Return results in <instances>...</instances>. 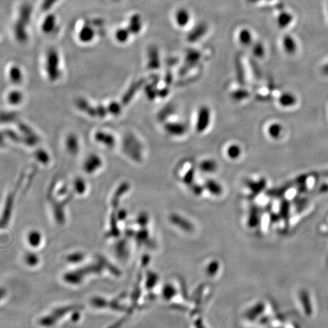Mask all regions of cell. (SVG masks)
<instances>
[{
	"label": "cell",
	"mask_w": 328,
	"mask_h": 328,
	"mask_svg": "<svg viewBox=\"0 0 328 328\" xmlns=\"http://www.w3.org/2000/svg\"><path fill=\"white\" fill-rule=\"evenodd\" d=\"M31 10L29 5H24L20 13L19 18L15 25V31L17 38L19 39L24 40L27 38L26 26L29 22L30 16H31Z\"/></svg>",
	"instance_id": "1"
},
{
	"label": "cell",
	"mask_w": 328,
	"mask_h": 328,
	"mask_svg": "<svg viewBox=\"0 0 328 328\" xmlns=\"http://www.w3.org/2000/svg\"><path fill=\"white\" fill-rule=\"evenodd\" d=\"M211 122V111L207 107H202L199 109L197 118L196 130L198 132H203L208 128Z\"/></svg>",
	"instance_id": "2"
},
{
	"label": "cell",
	"mask_w": 328,
	"mask_h": 328,
	"mask_svg": "<svg viewBox=\"0 0 328 328\" xmlns=\"http://www.w3.org/2000/svg\"><path fill=\"white\" fill-rule=\"evenodd\" d=\"M164 129L169 135L173 136H182L186 132L187 127L180 122H167L164 125Z\"/></svg>",
	"instance_id": "3"
},
{
	"label": "cell",
	"mask_w": 328,
	"mask_h": 328,
	"mask_svg": "<svg viewBox=\"0 0 328 328\" xmlns=\"http://www.w3.org/2000/svg\"><path fill=\"white\" fill-rule=\"evenodd\" d=\"M127 146L131 147V148L127 150L129 152V155L132 157V159L136 161H140L142 160V155H141V145L138 140L134 138L133 137L128 139L126 142Z\"/></svg>",
	"instance_id": "4"
},
{
	"label": "cell",
	"mask_w": 328,
	"mask_h": 328,
	"mask_svg": "<svg viewBox=\"0 0 328 328\" xmlns=\"http://www.w3.org/2000/svg\"><path fill=\"white\" fill-rule=\"evenodd\" d=\"M247 185L250 190L252 191V195L255 196L264 190L266 186V180L265 179H261L260 180L256 181V182L250 180L247 182Z\"/></svg>",
	"instance_id": "5"
},
{
	"label": "cell",
	"mask_w": 328,
	"mask_h": 328,
	"mask_svg": "<svg viewBox=\"0 0 328 328\" xmlns=\"http://www.w3.org/2000/svg\"><path fill=\"white\" fill-rule=\"evenodd\" d=\"M175 108L173 104H169L166 106L162 108L161 111L158 113V119L160 122H164L169 118L175 112Z\"/></svg>",
	"instance_id": "6"
},
{
	"label": "cell",
	"mask_w": 328,
	"mask_h": 328,
	"mask_svg": "<svg viewBox=\"0 0 328 328\" xmlns=\"http://www.w3.org/2000/svg\"><path fill=\"white\" fill-rule=\"evenodd\" d=\"M201 170L207 173H212L218 169V164L214 160H205L199 164Z\"/></svg>",
	"instance_id": "7"
},
{
	"label": "cell",
	"mask_w": 328,
	"mask_h": 328,
	"mask_svg": "<svg viewBox=\"0 0 328 328\" xmlns=\"http://www.w3.org/2000/svg\"><path fill=\"white\" fill-rule=\"evenodd\" d=\"M145 84V80L142 79L140 81H137L135 83H134L133 85L131 86V88L128 90V92L126 93V95H125L123 98V101L125 104L129 102L130 100L132 99L133 95H135V93L137 92L138 89H139L142 85Z\"/></svg>",
	"instance_id": "8"
},
{
	"label": "cell",
	"mask_w": 328,
	"mask_h": 328,
	"mask_svg": "<svg viewBox=\"0 0 328 328\" xmlns=\"http://www.w3.org/2000/svg\"><path fill=\"white\" fill-rule=\"evenodd\" d=\"M205 188L215 195H220L222 191L221 185L213 179H208L205 182Z\"/></svg>",
	"instance_id": "9"
},
{
	"label": "cell",
	"mask_w": 328,
	"mask_h": 328,
	"mask_svg": "<svg viewBox=\"0 0 328 328\" xmlns=\"http://www.w3.org/2000/svg\"><path fill=\"white\" fill-rule=\"evenodd\" d=\"M230 96L234 101H241L247 99L250 96V94L247 90L238 89L231 93Z\"/></svg>",
	"instance_id": "10"
},
{
	"label": "cell",
	"mask_w": 328,
	"mask_h": 328,
	"mask_svg": "<svg viewBox=\"0 0 328 328\" xmlns=\"http://www.w3.org/2000/svg\"><path fill=\"white\" fill-rule=\"evenodd\" d=\"M82 308H83L82 306H67V307L60 308V309L54 311L53 315L54 317L58 319V318L62 317V315H65V314L72 312V311L78 310V309H82Z\"/></svg>",
	"instance_id": "11"
},
{
	"label": "cell",
	"mask_w": 328,
	"mask_h": 328,
	"mask_svg": "<svg viewBox=\"0 0 328 328\" xmlns=\"http://www.w3.org/2000/svg\"><path fill=\"white\" fill-rule=\"evenodd\" d=\"M55 26V18L53 15H49L48 18H46L43 23L42 29L44 32L51 33L54 29Z\"/></svg>",
	"instance_id": "12"
},
{
	"label": "cell",
	"mask_w": 328,
	"mask_h": 328,
	"mask_svg": "<svg viewBox=\"0 0 328 328\" xmlns=\"http://www.w3.org/2000/svg\"><path fill=\"white\" fill-rule=\"evenodd\" d=\"M242 150L237 145H232L228 148L227 155L230 159L236 160L240 157Z\"/></svg>",
	"instance_id": "13"
},
{
	"label": "cell",
	"mask_w": 328,
	"mask_h": 328,
	"mask_svg": "<svg viewBox=\"0 0 328 328\" xmlns=\"http://www.w3.org/2000/svg\"><path fill=\"white\" fill-rule=\"evenodd\" d=\"M283 130V127L282 125H279L278 123H273L272 125H271L268 128V133L270 135V136L272 138H279L280 136L281 132Z\"/></svg>",
	"instance_id": "14"
},
{
	"label": "cell",
	"mask_w": 328,
	"mask_h": 328,
	"mask_svg": "<svg viewBox=\"0 0 328 328\" xmlns=\"http://www.w3.org/2000/svg\"><path fill=\"white\" fill-rule=\"evenodd\" d=\"M94 35H95V33L91 28L85 27V28L81 29L79 36L81 41L88 42V41H90L94 38Z\"/></svg>",
	"instance_id": "15"
},
{
	"label": "cell",
	"mask_w": 328,
	"mask_h": 328,
	"mask_svg": "<svg viewBox=\"0 0 328 328\" xmlns=\"http://www.w3.org/2000/svg\"><path fill=\"white\" fill-rule=\"evenodd\" d=\"M41 234L36 231H34V232H31L28 236V242H29L30 245H32L34 247H36L38 246L41 243Z\"/></svg>",
	"instance_id": "16"
},
{
	"label": "cell",
	"mask_w": 328,
	"mask_h": 328,
	"mask_svg": "<svg viewBox=\"0 0 328 328\" xmlns=\"http://www.w3.org/2000/svg\"><path fill=\"white\" fill-rule=\"evenodd\" d=\"M294 101V97H292V95H289V94H283L279 98V104L283 107L291 106V105L293 104Z\"/></svg>",
	"instance_id": "17"
},
{
	"label": "cell",
	"mask_w": 328,
	"mask_h": 328,
	"mask_svg": "<svg viewBox=\"0 0 328 328\" xmlns=\"http://www.w3.org/2000/svg\"><path fill=\"white\" fill-rule=\"evenodd\" d=\"M81 275L79 274L78 272H74V273H67L65 276H64V279L66 282L70 283H80L81 281Z\"/></svg>",
	"instance_id": "18"
},
{
	"label": "cell",
	"mask_w": 328,
	"mask_h": 328,
	"mask_svg": "<svg viewBox=\"0 0 328 328\" xmlns=\"http://www.w3.org/2000/svg\"><path fill=\"white\" fill-rule=\"evenodd\" d=\"M195 170L194 168H191L189 170L187 171L186 173L185 174L183 177L184 183L186 184L187 185H192L194 183V179H195Z\"/></svg>",
	"instance_id": "19"
},
{
	"label": "cell",
	"mask_w": 328,
	"mask_h": 328,
	"mask_svg": "<svg viewBox=\"0 0 328 328\" xmlns=\"http://www.w3.org/2000/svg\"><path fill=\"white\" fill-rule=\"evenodd\" d=\"M236 80H237L238 83L239 85H244L245 83V73H244V70L242 68V65L240 63L238 62L236 64Z\"/></svg>",
	"instance_id": "20"
},
{
	"label": "cell",
	"mask_w": 328,
	"mask_h": 328,
	"mask_svg": "<svg viewBox=\"0 0 328 328\" xmlns=\"http://www.w3.org/2000/svg\"><path fill=\"white\" fill-rule=\"evenodd\" d=\"M145 91L147 97H148V99L151 100V101L155 100V98H156V97L158 95V92H157L156 90H155L154 85H145Z\"/></svg>",
	"instance_id": "21"
},
{
	"label": "cell",
	"mask_w": 328,
	"mask_h": 328,
	"mask_svg": "<svg viewBox=\"0 0 328 328\" xmlns=\"http://www.w3.org/2000/svg\"><path fill=\"white\" fill-rule=\"evenodd\" d=\"M56 319V318L54 317V315H52L51 316H48V317L44 318V319H41L40 321V324L43 325V326H52L55 323Z\"/></svg>",
	"instance_id": "22"
},
{
	"label": "cell",
	"mask_w": 328,
	"mask_h": 328,
	"mask_svg": "<svg viewBox=\"0 0 328 328\" xmlns=\"http://www.w3.org/2000/svg\"><path fill=\"white\" fill-rule=\"evenodd\" d=\"M84 259V255L81 253L73 254L67 258V261L71 263H78Z\"/></svg>",
	"instance_id": "23"
},
{
	"label": "cell",
	"mask_w": 328,
	"mask_h": 328,
	"mask_svg": "<svg viewBox=\"0 0 328 328\" xmlns=\"http://www.w3.org/2000/svg\"><path fill=\"white\" fill-rule=\"evenodd\" d=\"M91 303H92L93 306L98 308L106 307L108 306L107 301L101 299V298H95V299H93L91 300Z\"/></svg>",
	"instance_id": "24"
},
{
	"label": "cell",
	"mask_w": 328,
	"mask_h": 328,
	"mask_svg": "<svg viewBox=\"0 0 328 328\" xmlns=\"http://www.w3.org/2000/svg\"><path fill=\"white\" fill-rule=\"evenodd\" d=\"M25 259H26V262L28 263V265H31V266L36 265L38 262V256L32 253L28 254Z\"/></svg>",
	"instance_id": "25"
},
{
	"label": "cell",
	"mask_w": 328,
	"mask_h": 328,
	"mask_svg": "<svg viewBox=\"0 0 328 328\" xmlns=\"http://www.w3.org/2000/svg\"><path fill=\"white\" fill-rule=\"evenodd\" d=\"M57 2V0H44V3L42 5V8L44 10H48L52 8V5Z\"/></svg>",
	"instance_id": "26"
},
{
	"label": "cell",
	"mask_w": 328,
	"mask_h": 328,
	"mask_svg": "<svg viewBox=\"0 0 328 328\" xmlns=\"http://www.w3.org/2000/svg\"><path fill=\"white\" fill-rule=\"evenodd\" d=\"M116 37L117 39L119 40V41H122V42L127 39V34H125L123 30H121L119 32H117Z\"/></svg>",
	"instance_id": "27"
},
{
	"label": "cell",
	"mask_w": 328,
	"mask_h": 328,
	"mask_svg": "<svg viewBox=\"0 0 328 328\" xmlns=\"http://www.w3.org/2000/svg\"><path fill=\"white\" fill-rule=\"evenodd\" d=\"M168 94H169V89H168L167 88H162V89L158 91V96L161 97V98H166V97L167 96Z\"/></svg>",
	"instance_id": "28"
},
{
	"label": "cell",
	"mask_w": 328,
	"mask_h": 328,
	"mask_svg": "<svg viewBox=\"0 0 328 328\" xmlns=\"http://www.w3.org/2000/svg\"><path fill=\"white\" fill-rule=\"evenodd\" d=\"M192 190H193L194 193L196 194V195H200L203 192L204 189L203 187L201 186V185H194L192 187Z\"/></svg>",
	"instance_id": "29"
},
{
	"label": "cell",
	"mask_w": 328,
	"mask_h": 328,
	"mask_svg": "<svg viewBox=\"0 0 328 328\" xmlns=\"http://www.w3.org/2000/svg\"><path fill=\"white\" fill-rule=\"evenodd\" d=\"M254 53H255V54L257 56L262 57V55H264L263 48H262L261 46L256 47V48H255V50H254Z\"/></svg>",
	"instance_id": "30"
},
{
	"label": "cell",
	"mask_w": 328,
	"mask_h": 328,
	"mask_svg": "<svg viewBox=\"0 0 328 328\" xmlns=\"http://www.w3.org/2000/svg\"><path fill=\"white\" fill-rule=\"evenodd\" d=\"M165 82H166V85H170L171 84H172V74L171 73H167L166 74V78H165Z\"/></svg>",
	"instance_id": "31"
},
{
	"label": "cell",
	"mask_w": 328,
	"mask_h": 328,
	"mask_svg": "<svg viewBox=\"0 0 328 328\" xmlns=\"http://www.w3.org/2000/svg\"><path fill=\"white\" fill-rule=\"evenodd\" d=\"M80 318V314L78 315V312H76V313L74 315V316H72V320L74 321V322H76V321H78V319H79Z\"/></svg>",
	"instance_id": "32"
},
{
	"label": "cell",
	"mask_w": 328,
	"mask_h": 328,
	"mask_svg": "<svg viewBox=\"0 0 328 328\" xmlns=\"http://www.w3.org/2000/svg\"><path fill=\"white\" fill-rule=\"evenodd\" d=\"M5 295V289H0V299H2V297H3Z\"/></svg>",
	"instance_id": "33"
}]
</instances>
